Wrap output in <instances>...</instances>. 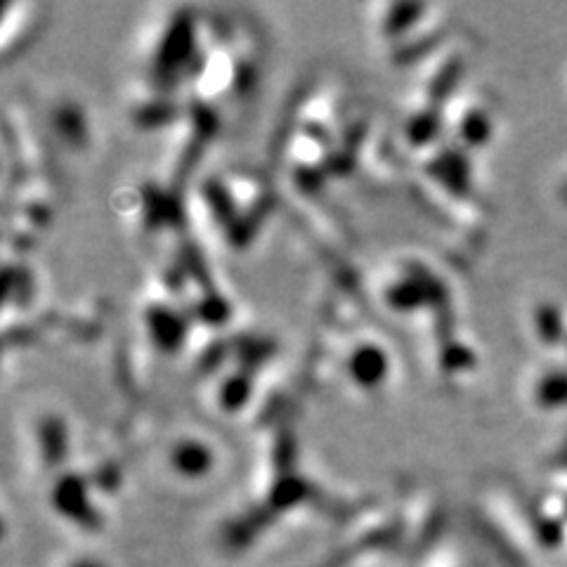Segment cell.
<instances>
[{"label":"cell","instance_id":"obj_1","mask_svg":"<svg viewBox=\"0 0 567 567\" xmlns=\"http://www.w3.org/2000/svg\"><path fill=\"white\" fill-rule=\"evenodd\" d=\"M537 402L544 409H560L567 404V371L558 369L546 374L537 386Z\"/></svg>","mask_w":567,"mask_h":567},{"label":"cell","instance_id":"obj_2","mask_svg":"<svg viewBox=\"0 0 567 567\" xmlns=\"http://www.w3.org/2000/svg\"><path fill=\"white\" fill-rule=\"evenodd\" d=\"M537 331L542 336V343L546 345H558L567 338L565 331V319L563 312L556 305H542L537 310Z\"/></svg>","mask_w":567,"mask_h":567},{"label":"cell","instance_id":"obj_3","mask_svg":"<svg viewBox=\"0 0 567 567\" xmlns=\"http://www.w3.org/2000/svg\"><path fill=\"white\" fill-rule=\"evenodd\" d=\"M563 199H565V204H567V185L563 187Z\"/></svg>","mask_w":567,"mask_h":567}]
</instances>
